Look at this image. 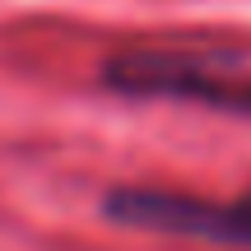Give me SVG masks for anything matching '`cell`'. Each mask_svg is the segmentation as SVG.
<instances>
[{
    "mask_svg": "<svg viewBox=\"0 0 251 251\" xmlns=\"http://www.w3.org/2000/svg\"><path fill=\"white\" fill-rule=\"evenodd\" d=\"M98 84L135 102H181L251 121V61L209 47H121L98 65Z\"/></svg>",
    "mask_w": 251,
    "mask_h": 251,
    "instance_id": "obj_1",
    "label": "cell"
},
{
    "mask_svg": "<svg viewBox=\"0 0 251 251\" xmlns=\"http://www.w3.org/2000/svg\"><path fill=\"white\" fill-rule=\"evenodd\" d=\"M102 219L117 228H135V233L251 251V191L200 196V191H172V186H107Z\"/></svg>",
    "mask_w": 251,
    "mask_h": 251,
    "instance_id": "obj_2",
    "label": "cell"
}]
</instances>
